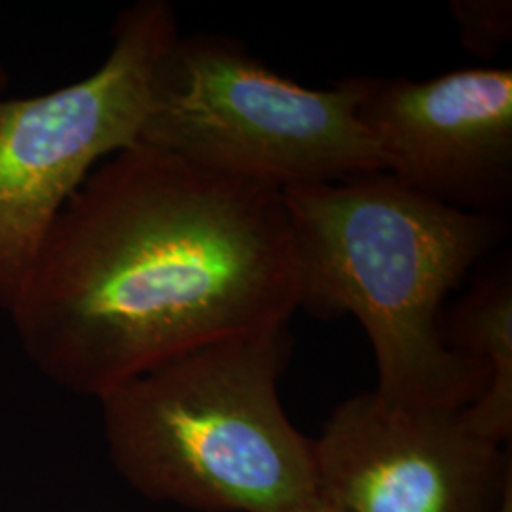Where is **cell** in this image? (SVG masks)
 <instances>
[{"label":"cell","mask_w":512,"mask_h":512,"mask_svg":"<svg viewBox=\"0 0 512 512\" xmlns=\"http://www.w3.org/2000/svg\"><path fill=\"white\" fill-rule=\"evenodd\" d=\"M289 353L277 327L190 351L97 399L116 473L192 511H323L313 440L279 399Z\"/></svg>","instance_id":"3"},{"label":"cell","mask_w":512,"mask_h":512,"mask_svg":"<svg viewBox=\"0 0 512 512\" xmlns=\"http://www.w3.org/2000/svg\"><path fill=\"white\" fill-rule=\"evenodd\" d=\"M298 308L283 192L137 145L76 190L4 315L42 378L101 399Z\"/></svg>","instance_id":"1"},{"label":"cell","mask_w":512,"mask_h":512,"mask_svg":"<svg viewBox=\"0 0 512 512\" xmlns=\"http://www.w3.org/2000/svg\"><path fill=\"white\" fill-rule=\"evenodd\" d=\"M442 342L490 368L492 380L461 410L478 435L505 446L512 435V266L501 260L440 315Z\"/></svg>","instance_id":"8"},{"label":"cell","mask_w":512,"mask_h":512,"mask_svg":"<svg viewBox=\"0 0 512 512\" xmlns=\"http://www.w3.org/2000/svg\"><path fill=\"white\" fill-rule=\"evenodd\" d=\"M321 512H336L334 511V509H332V507H330L329 503H327V505H325V509H323V511Z\"/></svg>","instance_id":"12"},{"label":"cell","mask_w":512,"mask_h":512,"mask_svg":"<svg viewBox=\"0 0 512 512\" xmlns=\"http://www.w3.org/2000/svg\"><path fill=\"white\" fill-rule=\"evenodd\" d=\"M499 512H512V486L507 490L505 499H503V503H501V507H499Z\"/></svg>","instance_id":"10"},{"label":"cell","mask_w":512,"mask_h":512,"mask_svg":"<svg viewBox=\"0 0 512 512\" xmlns=\"http://www.w3.org/2000/svg\"><path fill=\"white\" fill-rule=\"evenodd\" d=\"M365 76L311 90L234 38L181 37L152 88L139 145L279 192L384 171L359 120Z\"/></svg>","instance_id":"4"},{"label":"cell","mask_w":512,"mask_h":512,"mask_svg":"<svg viewBox=\"0 0 512 512\" xmlns=\"http://www.w3.org/2000/svg\"><path fill=\"white\" fill-rule=\"evenodd\" d=\"M300 306L353 315L366 332L382 401L458 412L488 389L490 368L448 348L444 302L505 234L499 217L412 192L387 171L283 192Z\"/></svg>","instance_id":"2"},{"label":"cell","mask_w":512,"mask_h":512,"mask_svg":"<svg viewBox=\"0 0 512 512\" xmlns=\"http://www.w3.org/2000/svg\"><path fill=\"white\" fill-rule=\"evenodd\" d=\"M463 46L494 57L512 37L511 0H456L450 4Z\"/></svg>","instance_id":"9"},{"label":"cell","mask_w":512,"mask_h":512,"mask_svg":"<svg viewBox=\"0 0 512 512\" xmlns=\"http://www.w3.org/2000/svg\"><path fill=\"white\" fill-rule=\"evenodd\" d=\"M313 452L336 512H499L512 486L509 452L461 410H410L374 391L340 404Z\"/></svg>","instance_id":"6"},{"label":"cell","mask_w":512,"mask_h":512,"mask_svg":"<svg viewBox=\"0 0 512 512\" xmlns=\"http://www.w3.org/2000/svg\"><path fill=\"white\" fill-rule=\"evenodd\" d=\"M165 0L118 12L105 61L54 92L0 101V311L6 313L55 222L95 167L139 145L158 65L179 38Z\"/></svg>","instance_id":"5"},{"label":"cell","mask_w":512,"mask_h":512,"mask_svg":"<svg viewBox=\"0 0 512 512\" xmlns=\"http://www.w3.org/2000/svg\"><path fill=\"white\" fill-rule=\"evenodd\" d=\"M6 88H8V76H6L4 67L0 65V101L4 99V92H6Z\"/></svg>","instance_id":"11"},{"label":"cell","mask_w":512,"mask_h":512,"mask_svg":"<svg viewBox=\"0 0 512 512\" xmlns=\"http://www.w3.org/2000/svg\"><path fill=\"white\" fill-rule=\"evenodd\" d=\"M359 120L384 171L412 192L494 217L511 205V69L365 76Z\"/></svg>","instance_id":"7"}]
</instances>
